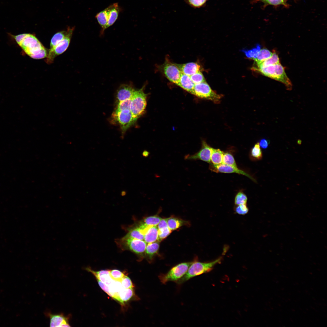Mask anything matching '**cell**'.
Returning a JSON list of instances; mask_svg holds the SVG:
<instances>
[{"label": "cell", "instance_id": "cell-23", "mask_svg": "<svg viewBox=\"0 0 327 327\" xmlns=\"http://www.w3.org/2000/svg\"><path fill=\"white\" fill-rule=\"evenodd\" d=\"M68 31V28L66 31H59L55 34L51 40L49 50L53 49L62 41L66 36Z\"/></svg>", "mask_w": 327, "mask_h": 327}, {"label": "cell", "instance_id": "cell-36", "mask_svg": "<svg viewBox=\"0 0 327 327\" xmlns=\"http://www.w3.org/2000/svg\"><path fill=\"white\" fill-rule=\"evenodd\" d=\"M208 0H185V2L191 7L199 8L203 7Z\"/></svg>", "mask_w": 327, "mask_h": 327}, {"label": "cell", "instance_id": "cell-37", "mask_svg": "<svg viewBox=\"0 0 327 327\" xmlns=\"http://www.w3.org/2000/svg\"><path fill=\"white\" fill-rule=\"evenodd\" d=\"M109 273L113 280L120 282L125 276L123 272L116 269L109 270Z\"/></svg>", "mask_w": 327, "mask_h": 327}, {"label": "cell", "instance_id": "cell-20", "mask_svg": "<svg viewBox=\"0 0 327 327\" xmlns=\"http://www.w3.org/2000/svg\"><path fill=\"white\" fill-rule=\"evenodd\" d=\"M109 12V6L103 10L98 13L96 18L97 21L102 28V31L103 32L106 29Z\"/></svg>", "mask_w": 327, "mask_h": 327}, {"label": "cell", "instance_id": "cell-11", "mask_svg": "<svg viewBox=\"0 0 327 327\" xmlns=\"http://www.w3.org/2000/svg\"><path fill=\"white\" fill-rule=\"evenodd\" d=\"M212 149L213 148L205 141H203L200 149L193 154L186 155L185 157V159L191 160H200L210 163Z\"/></svg>", "mask_w": 327, "mask_h": 327}, {"label": "cell", "instance_id": "cell-33", "mask_svg": "<svg viewBox=\"0 0 327 327\" xmlns=\"http://www.w3.org/2000/svg\"><path fill=\"white\" fill-rule=\"evenodd\" d=\"M131 102V99L118 102L115 111L114 112L117 113L125 110H130Z\"/></svg>", "mask_w": 327, "mask_h": 327}, {"label": "cell", "instance_id": "cell-18", "mask_svg": "<svg viewBox=\"0 0 327 327\" xmlns=\"http://www.w3.org/2000/svg\"><path fill=\"white\" fill-rule=\"evenodd\" d=\"M109 12L106 28L112 25L118 18L120 9L117 3H114L109 6Z\"/></svg>", "mask_w": 327, "mask_h": 327}, {"label": "cell", "instance_id": "cell-6", "mask_svg": "<svg viewBox=\"0 0 327 327\" xmlns=\"http://www.w3.org/2000/svg\"><path fill=\"white\" fill-rule=\"evenodd\" d=\"M199 97L206 99L218 104L220 101L222 96L213 91L206 82L195 84L192 93Z\"/></svg>", "mask_w": 327, "mask_h": 327}, {"label": "cell", "instance_id": "cell-27", "mask_svg": "<svg viewBox=\"0 0 327 327\" xmlns=\"http://www.w3.org/2000/svg\"><path fill=\"white\" fill-rule=\"evenodd\" d=\"M280 63L278 55L275 53H273L272 56L257 65L258 68L264 67L274 65Z\"/></svg>", "mask_w": 327, "mask_h": 327}, {"label": "cell", "instance_id": "cell-2", "mask_svg": "<svg viewBox=\"0 0 327 327\" xmlns=\"http://www.w3.org/2000/svg\"><path fill=\"white\" fill-rule=\"evenodd\" d=\"M221 256L216 259L208 262H201L196 259L190 265L185 274L176 282L180 285L195 276L211 271L214 267L220 263L223 259Z\"/></svg>", "mask_w": 327, "mask_h": 327}, {"label": "cell", "instance_id": "cell-12", "mask_svg": "<svg viewBox=\"0 0 327 327\" xmlns=\"http://www.w3.org/2000/svg\"><path fill=\"white\" fill-rule=\"evenodd\" d=\"M210 164L209 169L214 172L225 173H236L245 176L253 181H256L255 179L250 174L239 169L238 167L223 164L218 165H215L211 163Z\"/></svg>", "mask_w": 327, "mask_h": 327}, {"label": "cell", "instance_id": "cell-7", "mask_svg": "<svg viewBox=\"0 0 327 327\" xmlns=\"http://www.w3.org/2000/svg\"><path fill=\"white\" fill-rule=\"evenodd\" d=\"M113 120L120 126L123 133L133 125L137 119L133 115L130 110H125L117 112H113L112 115Z\"/></svg>", "mask_w": 327, "mask_h": 327}, {"label": "cell", "instance_id": "cell-16", "mask_svg": "<svg viewBox=\"0 0 327 327\" xmlns=\"http://www.w3.org/2000/svg\"><path fill=\"white\" fill-rule=\"evenodd\" d=\"M177 85L192 94L195 84L191 80L190 76L182 73Z\"/></svg>", "mask_w": 327, "mask_h": 327}, {"label": "cell", "instance_id": "cell-29", "mask_svg": "<svg viewBox=\"0 0 327 327\" xmlns=\"http://www.w3.org/2000/svg\"><path fill=\"white\" fill-rule=\"evenodd\" d=\"M260 48V46L259 44H257L256 47L251 49L249 50L243 49L242 51L248 58L254 60L256 58L261 49Z\"/></svg>", "mask_w": 327, "mask_h": 327}, {"label": "cell", "instance_id": "cell-41", "mask_svg": "<svg viewBox=\"0 0 327 327\" xmlns=\"http://www.w3.org/2000/svg\"><path fill=\"white\" fill-rule=\"evenodd\" d=\"M259 144L260 147L265 149L268 147L269 142V140L263 139L260 140Z\"/></svg>", "mask_w": 327, "mask_h": 327}, {"label": "cell", "instance_id": "cell-21", "mask_svg": "<svg viewBox=\"0 0 327 327\" xmlns=\"http://www.w3.org/2000/svg\"><path fill=\"white\" fill-rule=\"evenodd\" d=\"M159 247L158 241L148 243L146 246L145 253L150 261H152L154 256L157 254Z\"/></svg>", "mask_w": 327, "mask_h": 327}, {"label": "cell", "instance_id": "cell-42", "mask_svg": "<svg viewBox=\"0 0 327 327\" xmlns=\"http://www.w3.org/2000/svg\"><path fill=\"white\" fill-rule=\"evenodd\" d=\"M157 225L158 229L168 227L167 223V218L162 219Z\"/></svg>", "mask_w": 327, "mask_h": 327}, {"label": "cell", "instance_id": "cell-5", "mask_svg": "<svg viewBox=\"0 0 327 327\" xmlns=\"http://www.w3.org/2000/svg\"><path fill=\"white\" fill-rule=\"evenodd\" d=\"M144 88L134 91L131 98L130 111L137 119L145 111L147 105V94L144 92Z\"/></svg>", "mask_w": 327, "mask_h": 327}, {"label": "cell", "instance_id": "cell-13", "mask_svg": "<svg viewBox=\"0 0 327 327\" xmlns=\"http://www.w3.org/2000/svg\"><path fill=\"white\" fill-rule=\"evenodd\" d=\"M47 315L50 319V326L51 327H70V317L65 316L63 313L54 314L48 313Z\"/></svg>", "mask_w": 327, "mask_h": 327}, {"label": "cell", "instance_id": "cell-14", "mask_svg": "<svg viewBox=\"0 0 327 327\" xmlns=\"http://www.w3.org/2000/svg\"><path fill=\"white\" fill-rule=\"evenodd\" d=\"M135 91L131 84L121 85L116 93V98L118 102L131 99Z\"/></svg>", "mask_w": 327, "mask_h": 327}, {"label": "cell", "instance_id": "cell-19", "mask_svg": "<svg viewBox=\"0 0 327 327\" xmlns=\"http://www.w3.org/2000/svg\"><path fill=\"white\" fill-rule=\"evenodd\" d=\"M158 237V228L157 226H150L144 235V239L147 243L156 241Z\"/></svg>", "mask_w": 327, "mask_h": 327}, {"label": "cell", "instance_id": "cell-34", "mask_svg": "<svg viewBox=\"0 0 327 327\" xmlns=\"http://www.w3.org/2000/svg\"><path fill=\"white\" fill-rule=\"evenodd\" d=\"M286 0H255L257 2H261L263 3L264 5H270L274 6L282 5L285 7L288 6V4L286 1Z\"/></svg>", "mask_w": 327, "mask_h": 327}, {"label": "cell", "instance_id": "cell-28", "mask_svg": "<svg viewBox=\"0 0 327 327\" xmlns=\"http://www.w3.org/2000/svg\"><path fill=\"white\" fill-rule=\"evenodd\" d=\"M272 54V53L267 49H260L256 58L254 59L257 65L271 57Z\"/></svg>", "mask_w": 327, "mask_h": 327}, {"label": "cell", "instance_id": "cell-30", "mask_svg": "<svg viewBox=\"0 0 327 327\" xmlns=\"http://www.w3.org/2000/svg\"><path fill=\"white\" fill-rule=\"evenodd\" d=\"M161 219L159 216L155 215L146 217L142 222L147 226H157Z\"/></svg>", "mask_w": 327, "mask_h": 327}, {"label": "cell", "instance_id": "cell-15", "mask_svg": "<svg viewBox=\"0 0 327 327\" xmlns=\"http://www.w3.org/2000/svg\"><path fill=\"white\" fill-rule=\"evenodd\" d=\"M177 64L182 73L189 76L201 71L200 65L196 62H191L186 64Z\"/></svg>", "mask_w": 327, "mask_h": 327}, {"label": "cell", "instance_id": "cell-38", "mask_svg": "<svg viewBox=\"0 0 327 327\" xmlns=\"http://www.w3.org/2000/svg\"><path fill=\"white\" fill-rule=\"evenodd\" d=\"M190 78L195 84L205 81L203 74L201 71L198 72L190 76Z\"/></svg>", "mask_w": 327, "mask_h": 327}, {"label": "cell", "instance_id": "cell-26", "mask_svg": "<svg viewBox=\"0 0 327 327\" xmlns=\"http://www.w3.org/2000/svg\"><path fill=\"white\" fill-rule=\"evenodd\" d=\"M249 157L252 160L257 161L262 159L263 154L259 143L256 144L251 149Z\"/></svg>", "mask_w": 327, "mask_h": 327}, {"label": "cell", "instance_id": "cell-44", "mask_svg": "<svg viewBox=\"0 0 327 327\" xmlns=\"http://www.w3.org/2000/svg\"><path fill=\"white\" fill-rule=\"evenodd\" d=\"M121 194L122 196H124L126 194V192L125 191H123L121 192Z\"/></svg>", "mask_w": 327, "mask_h": 327}, {"label": "cell", "instance_id": "cell-39", "mask_svg": "<svg viewBox=\"0 0 327 327\" xmlns=\"http://www.w3.org/2000/svg\"><path fill=\"white\" fill-rule=\"evenodd\" d=\"M236 206L235 208V211L237 214L244 215L248 213L249 210L247 204H241Z\"/></svg>", "mask_w": 327, "mask_h": 327}, {"label": "cell", "instance_id": "cell-25", "mask_svg": "<svg viewBox=\"0 0 327 327\" xmlns=\"http://www.w3.org/2000/svg\"><path fill=\"white\" fill-rule=\"evenodd\" d=\"M145 233V231L138 226L130 230L125 237L143 240Z\"/></svg>", "mask_w": 327, "mask_h": 327}, {"label": "cell", "instance_id": "cell-31", "mask_svg": "<svg viewBox=\"0 0 327 327\" xmlns=\"http://www.w3.org/2000/svg\"><path fill=\"white\" fill-rule=\"evenodd\" d=\"M222 164L237 167L233 156L230 153L224 152L223 156Z\"/></svg>", "mask_w": 327, "mask_h": 327}, {"label": "cell", "instance_id": "cell-1", "mask_svg": "<svg viewBox=\"0 0 327 327\" xmlns=\"http://www.w3.org/2000/svg\"><path fill=\"white\" fill-rule=\"evenodd\" d=\"M13 38L25 53L35 59L47 57L46 48L34 35L24 33L14 36Z\"/></svg>", "mask_w": 327, "mask_h": 327}, {"label": "cell", "instance_id": "cell-10", "mask_svg": "<svg viewBox=\"0 0 327 327\" xmlns=\"http://www.w3.org/2000/svg\"><path fill=\"white\" fill-rule=\"evenodd\" d=\"M162 69L166 77L177 85L182 72L177 64L172 63L167 59L162 66Z\"/></svg>", "mask_w": 327, "mask_h": 327}, {"label": "cell", "instance_id": "cell-35", "mask_svg": "<svg viewBox=\"0 0 327 327\" xmlns=\"http://www.w3.org/2000/svg\"><path fill=\"white\" fill-rule=\"evenodd\" d=\"M172 230L168 227L158 229V241L159 242L164 239L170 234Z\"/></svg>", "mask_w": 327, "mask_h": 327}, {"label": "cell", "instance_id": "cell-17", "mask_svg": "<svg viewBox=\"0 0 327 327\" xmlns=\"http://www.w3.org/2000/svg\"><path fill=\"white\" fill-rule=\"evenodd\" d=\"M167 223L168 227L171 230H176L183 226L190 225L189 221L173 216L167 218Z\"/></svg>", "mask_w": 327, "mask_h": 327}, {"label": "cell", "instance_id": "cell-43", "mask_svg": "<svg viewBox=\"0 0 327 327\" xmlns=\"http://www.w3.org/2000/svg\"><path fill=\"white\" fill-rule=\"evenodd\" d=\"M148 155V153L146 151H144L143 153V156L144 157H147Z\"/></svg>", "mask_w": 327, "mask_h": 327}, {"label": "cell", "instance_id": "cell-24", "mask_svg": "<svg viewBox=\"0 0 327 327\" xmlns=\"http://www.w3.org/2000/svg\"><path fill=\"white\" fill-rule=\"evenodd\" d=\"M224 153V152L219 149L213 148L210 163L215 165L222 164Z\"/></svg>", "mask_w": 327, "mask_h": 327}, {"label": "cell", "instance_id": "cell-3", "mask_svg": "<svg viewBox=\"0 0 327 327\" xmlns=\"http://www.w3.org/2000/svg\"><path fill=\"white\" fill-rule=\"evenodd\" d=\"M255 68V70L258 71L264 75L282 83L288 90L292 89V83L287 76L283 67L280 63Z\"/></svg>", "mask_w": 327, "mask_h": 327}, {"label": "cell", "instance_id": "cell-22", "mask_svg": "<svg viewBox=\"0 0 327 327\" xmlns=\"http://www.w3.org/2000/svg\"><path fill=\"white\" fill-rule=\"evenodd\" d=\"M134 294L133 288L125 289L123 288L118 293L119 302L123 304L124 302L128 301L133 296Z\"/></svg>", "mask_w": 327, "mask_h": 327}, {"label": "cell", "instance_id": "cell-4", "mask_svg": "<svg viewBox=\"0 0 327 327\" xmlns=\"http://www.w3.org/2000/svg\"><path fill=\"white\" fill-rule=\"evenodd\" d=\"M193 261L179 263L173 267L167 273L160 274L158 278L160 282L164 284L169 281L176 282L185 274Z\"/></svg>", "mask_w": 327, "mask_h": 327}, {"label": "cell", "instance_id": "cell-8", "mask_svg": "<svg viewBox=\"0 0 327 327\" xmlns=\"http://www.w3.org/2000/svg\"><path fill=\"white\" fill-rule=\"evenodd\" d=\"M74 30V28L69 27L68 32L64 39L53 49L49 50L46 57L47 63L52 62L56 56L62 54L67 50L69 45Z\"/></svg>", "mask_w": 327, "mask_h": 327}, {"label": "cell", "instance_id": "cell-9", "mask_svg": "<svg viewBox=\"0 0 327 327\" xmlns=\"http://www.w3.org/2000/svg\"><path fill=\"white\" fill-rule=\"evenodd\" d=\"M121 240L124 247L136 254H142L145 250L146 243L143 240L124 236Z\"/></svg>", "mask_w": 327, "mask_h": 327}, {"label": "cell", "instance_id": "cell-32", "mask_svg": "<svg viewBox=\"0 0 327 327\" xmlns=\"http://www.w3.org/2000/svg\"><path fill=\"white\" fill-rule=\"evenodd\" d=\"M247 197L243 191H239L236 195L234 203L236 205L241 204H247Z\"/></svg>", "mask_w": 327, "mask_h": 327}, {"label": "cell", "instance_id": "cell-40", "mask_svg": "<svg viewBox=\"0 0 327 327\" xmlns=\"http://www.w3.org/2000/svg\"><path fill=\"white\" fill-rule=\"evenodd\" d=\"M121 282L123 288L129 289L134 287V286L130 279L126 276L125 275L123 278Z\"/></svg>", "mask_w": 327, "mask_h": 327}]
</instances>
